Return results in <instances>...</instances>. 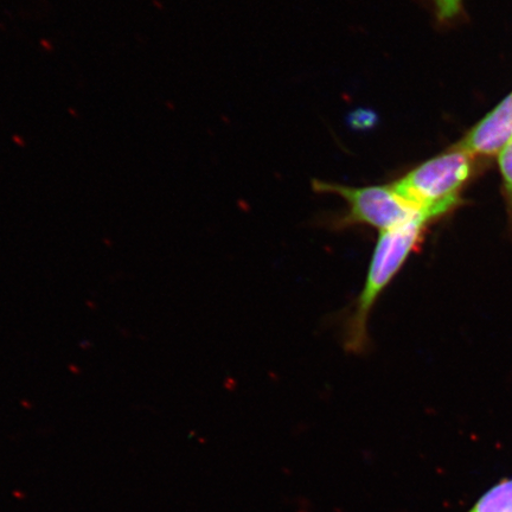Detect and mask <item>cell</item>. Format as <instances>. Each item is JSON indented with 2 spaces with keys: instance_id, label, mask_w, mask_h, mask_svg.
I'll return each mask as SVG.
<instances>
[{
  "instance_id": "obj_2",
  "label": "cell",
  "mask_w": 512,
  "mask_h": 512,
  "mask_svg": "<svg viewBox=\"0 0 512 512\" xmlns=\"http://www.w3.org/2000/svg\"><path fill=\"white\" fill-rule=\"evenodd\" d=\"M471 175V156L454 147V150L416 166L393 185L409 204L431 222L457 206Z\"/></svg>"
},
{
  "instance_id": "obj_3",
  "label": "cell",
  "mask_w": 512,
  "mask_h": 512,
  "mask_svg": "<svg viewBox=\"0 0 512 512\" xmlns=\"http://www.w3.org/2000/svg\"><path fill=\"white\" fill-rule=\"evenodd\" d=\"M313 189L324 194H334L347 203V211L341 219L337 220L338 228L366 226L375 228L381 233L414 220L427 221L399 194L393 183L350 187V185L315 181Z\"/></svg>"
},
{
  "instance_id": "obj_6",
  "label": "cell",
  "mask_w": 512,
  "mask_h": 512,
  "mask_svg": "<svg viewBox=\"0 0 512 512\" xmlns=\"http://www.w3.org/2000/svg\"><path fill=\"white\" fill-rule=\"evenodd\" d=\"M499 169L503 176L504 194L507 197L509 211L512 217V142L499 153Z\"/></svg>"
},
{
  "instance_id": "obj_1",
  "label": "cell",
  "mask_w": 512,
  "mask_h": 512,
  "mask_svg": "<svg viewBox=\"0 0 512 512\" xmlns=\"http://www.w3.org/2000/svg\"><path fill=\"white\" fill-rule=\"evenodd\" d=\"M427 224V221L418 219L379 234L366 281L347 322L345 345L349 351L367 350L370 313L377 299L405 266L409 256L420 246Z\"/></svg>"
},
{
  "instance_id": "obj_4",
  "label": "cell",
  "mask_w": 512,
  "mask_h": 512,
  "mask_svg": "<svg viewBox=\"0 0 512 512\" xmlns=\"http://www.w3.org/2000/svg\"><path fill=\"white\" fill-rule=\"evenodd\" d=\"M512 142V93L486 115L457 146L472 156L499 155Z\"/></svg>"
},
{
  "instance_id": "obj_7",
  "label": "cell",
  "mask_w": 512,
  "mask_h": 512,
  "mask_svg": "<svg viewBox=\"0 0 512 512\" xmlns=\"http://www.w3.org/2000/svg\"><path fill=\"white\" fill-rule=\"evenodd\" d=\"M430 2L434 6L435 14L443 22L451 21L462 11L463 0H430Z\"/></svg>"
},
{
  "instance_id": "obj_5",
  "label": "cell",
  "mask_w": 512,
  "mask_h": 512,
  "mask_svg": "<svg viewBox=\"0 0 512 512\" xmlns=\"http://www.w3.org/2000/svg\"><path fill=\"white\" fill-rule=\"evenodd\" d=\"M469 512H512V478L492 486Z\"/></svg>"
}]
</instances>
